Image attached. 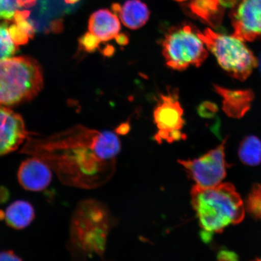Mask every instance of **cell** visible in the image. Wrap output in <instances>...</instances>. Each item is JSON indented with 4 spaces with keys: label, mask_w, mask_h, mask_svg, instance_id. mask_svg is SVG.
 <instances>
[{
    "label": "cell",
    "mask_w": 261,
    "mask_h": 261,
    "mask_svg": "<svg viewBox=\"0 0 261 261\" xmlns=\"http://www.w3.org/2000/svg\"><path fill=\"white\" fill-rule=\"evenodd\" d=\"M247 207L251 214L261 219V186H254L248 198Z\"/></svg>",
    "instance_id": "ffe728a7"
},
{
    "label": "cell",
    "mask_w": 261,
    "mask_h": 261,
    "mask_svg": "<svg viewBox=\"0 0 261 261\" xmlns=\"http://www.w3.org/2000/svg\"><path fill=\"white\" fill-rule=\"evenodd\" d=\"M42 87L41 68L34 59L18 57L0 61V107L30 100Z\"/></svg>",
    "instance_id": "277c9868"
},
{
    "label": "cell",
    "mask_w": 261,
    "mask_h": 261,
    "mask_svg": "<svg viewBox=\"0 0 261 261\" xmlns=\"http://www.w3.org/2000/svg\"><path fill=\"white\" fill-rule=\"evenodd\" d=\"M121 21L132 30L143 27L149 20L150 11L141 0H127L120 8L118 14Z\"/></svg>",
    "instance_id": "9a60e30c"
},
{
    "label": "cell",
    "mask_w": 261,
    "mask_h": 261,
    "mask_svg": "<svg viewBox=\"0 0 261 261\" xmlns=\"http://www.w3.org/2000/svg\"><path fill=\"white\" fill-rule=\"evenodd\" d=\"M258 64H259L260 70V72H261V55H260V57L259 58V61H258Z\"/></svg>",
    "instance_id": "1f68e13d"
},
{
    "label": "cell",
    "mask_w": 261,
    "mask_h": 261,
    "mask_svg": "<svg viewBox=\"0 0 261 261\" xmlns=\"http://www.w3.org/2000/svg\"><path fill=\"white\" fill-rule=\"evenodd\" d=\"M218 259L223 260H236L237 259V255L232 252L222 251V252L218 254Z\"/></svg>",
    "instance_id": "484cf974"
},
{
    "label": "cell",
    "mask_w": 261,
    "mask_h": 261,
    "mask_svg": "<svg viewBox=\"0 0 261 261\" xmlns=\"http://www.w3.org/2000/svg\"><path fill=\"white\" fill-rule=\"evenodd\" d=\"M9 193L7 189L0 187V203H5L8 200Z\"/></svg>",
    "instance_id": "f1b7e54d"
},
{
    "label": "cell",
    "mask_w": 261,
    "mask_h": 261,
    "mask_svg": "<svg viewBox=\"0 0 261 261\" xmlns=\"http://www.w3.org/2000/svg\"><path fill=\"white\" fill-rule=\"evenodd\" d=\"M121 149L118 137L77 126L43 139H28L22 148L57 173L64 184L93 188L112 177Z\"/></svg>",
    "instance_id": "6da1fadb"
},
{
    "label": "cell",
    "mask_w": 261,
    "mask_h": 261,
    "mask_svg": "<svg viewBox=\"0 0 261 261\" xmlns=\"http://www.w3.org/2000/svg\"><path fill=\"white\" fill-rule=\"evenodd\" d=\"M225 143L226 140L197 159L179 161L195 185L204 188L214 187L221 184L226 177Z\"/></svg>",
    "instance_id": "52a82bcc"
},
{
    "label": "cell",
    "mask_w": 261,
    "mask_h": 261,
    "mask_svg": "<svg viewBox=\"0 0 261 261\" xmlns=\"http://www.w3.org/2000/svg\"><path fill=\"white\" fill-rule=\"evenodd\" d=\"M9 25V21L0 23V61L14 57L18 50V45L10 34Z\"/></svg>",
    "instance_id": "d6986e66"
},
{
    "label": "cell",
    "mask_w": 261,
    "mask_h": 261,
    "mask_svg": "<svg viewBox=\"0 0 261 261\" xmlns=\"http://www.w3.org/2000/svg\"><path fill=\"white\" fill-rule=\"evenodd\" d=\"M130 130V125L128 122H125L120 125L116 129L117 134L120 135H125Z\"/></svg>",
    "instance_id": "4316f807"
},
{
    "label": "cell",
    "mask_w": 261,
    "mask_h": 261,
    "mask_svg": "<svg viewBox=\"0 0 261 261\" xmlns=\"http://www.w3.org/2000/svg\"><path fill=\"white\" fill-rule=\"evenodd\" d=\"M260 260H261V259H260Z\"/></svg>",
    "instance_id": "836d02e7"
},
{
    "label": "cell",
    "mask_w": 261,
    "mask_h": 261,
    "mask_svg": "<svg viewBox=\"0 0 261 261\" xmlns=\"http://www.w3.org/2000/svg\"><path fill=\"white\" fill-rule=\"evenodd\" d=\"M34 218V207L24 200L14 202L7 208L5 214V220L8 226L18 230L28 227Z\"/></svg>",
    "instance_id": "2e32d148"
},
{
    "label": "cell",
    "mask_w": 261,
    "mask_h": 261,
    "mask_svg": "<svg viewBox=\"0 0 261 261\" xmlns=\"http://www.w3.org/2000/svg\"><path fill=\"white\" fill-rule=\"evenodd\" d=\"M18 255L11 250L3 251L0 252V261L2 260H21Z\"/></svg>",
    "instance_id": "cb8c5ba5"
},
{
    "label": "cell",
    "mask_w": 261,
    "mask_h": 261,
    "mask_svg": "<svg viewBox=\"0 0 261 261\" xmlns=\"http://www.w3.org/2000/svg\"><path fill=\"white\" fill-rule=\"evenodd\" d=\"M114 39H115L117 44L121 45V46H125L129 42V35L126 33H119Z\"/></svg>",
    "instance_id": "d4e9b609"
},
{
    "label": "cell",
    "mask_w": 261,
    "mask_h": 261,
    "mask_svg": "<svg viewBox=\"0 0 261 261\" xmlns=\"http://www.w3.org/2000/svg\"><path fill=\"white\" fill-rule=\"evenodd\" d=\"M236 6L231 14L233 35L247 41L261 38V0H238Z\"/></svg>",
    "instance_id": "ba28073f"
},
{
    "label": "cell",
    "mask_w": 261,
    "mask_h": 261,
    "mask_svg": "<svg viewBox=\"0 0 261 261\" xmlns=\"http://www.w3.org/2000/svg\"><path fill=\"white\" fill-rule=\"evenodd\" d=\"M219 2L223 7L233 8L237 5L238 0H219Z\"/></svg>",
    "instance_id": "f546056e"
},
{
    "label": "cell",
    "mask_w": 261,
    "mask_h": 261,
    "mask_svg": "<svg viewBox=\"0 0 261 261\" xmlns=\"http://www.w3.org/2000/svg\"><path fill=\"white\" fill-rule=\"evenodd\" d=\"M217 92L223 98V109L228 116L240 118L249 110L253 99L250 90H231L215 86Z\"/></svg>",
    "instance_id": "7c38bea8"
},
{
    "label": "cell",
    "mask_w": 261,
    "mask_h": 261,
    "mask_svg": "<svg viewBox=\"0 0 261 261\" xmlns=\"http://www.w3.org/2000/svg\"><path fill=\"white\" fill-rule=\"evenodd\" d=\"M102 42L95 35L91 32H87L79 39L81 48L87 53H93L99 48Z\"/></svg>",
    "instance_id": "7402d4cb"
},
{
    "label": "cell",
    "mask_w": 261,
    "mask_h": 261,
    "mask_svg": "<svg viewBox=\"0 0 261 261\" xmlns=\"http://www.w3.org/2000/svg\"><path fill=\"white\" fill-rule=\"evenodd\" d=\"M175 1L178 2H182L187 1V0H175Z\"/></svg>",
    "instance_id": "d6a6232c"
},
{
    "label": "cell",
    "mask_w": 261,
    "mask_h": 261,
    "mask_svg": "<svg viewBox=\"0 0 261 261\" xmlns=\"http://www.w3.org/2000/svg\"><path fill=\"white\" fill-rule=\"evenodd\" d=\"M199 37L216 58L221 68L232 77L244 81L258 65V61L244 41L234 37L205 29Z\"/></svg>",
    "instance_id": "5b68a950"
},
{
    "label": "cell",
    "mask_w": 261,
    "mask_h": 261,
    "mask_svg": "<svg viewBox=\"0 0 261 261\" xmlns=\"http://www.w3.org/2000/svg\"><path fill=\"white\" fill-rule=\"evenodd\" d=\"M162 48L166 65L178 71H184L191 65L200 66L208 56L198 31L191 24L169 29L162 42Z\"/></svg>",
    "instance_id": "8992f818"
},
{
    "label": "cell",
    "mask_w": 261,
    "mask_h": 261,
    "mask_svg": "<svg viewBox=\"0 0 261 261\" xmlns=\"http://www.w3.org/2000/svg\"><path fill=\"white\" fill-rule=\"evenodd\" d=\"M65 3L67 4L72 5L76 4L77 3L79 2L80 0H64Z\"/></svg>",
    "instance_id": "4dcf8cb0"
},
{
    "label": "cell",
    "mask_w": 261,
    "mask_h": 261,
    "mask_svg": "<svg viewBox=\"0 0 261 261\" xmlns=\"http://www.w3.org/2000/svg\"><path fill=\"white\" fill-rule=\"evenodd\" d=\"M161 99L154 112V122L159 129L155 139L159 143L163 140L169 142L171 133L181 130L185 123L184 110L177 97L172 94L162 95Z\"/></svg>",
    "instance_id": "9c48e42d"
},
{
    "label": "cell",
    "mask_w": 261,
    "mask_h": 261,
    "mask_svg": "<svg viewBox=\"0 0 261 261\" xmlns=\"http://www.w3.org/2000/svg\"><path fill=\"white\" fill-rule=\"evenodd\" d=\"M29 135L19 114L0 107V158L17 149Z\"/></svg>",
    "instance_id": "30bf717a"
},
{
    "label": "cell",
    "mask_w": 261,
    "mask_h": 261,
    "mask_svg": "<svg viewBox=\"0 0 261 261\" xmlns=\"http://www.w3.org/2000/svg\"><path fill=\"white\" fill-rule=\"evenodd\" d=\"M18 178L19 184L26 190L41 191L50 185L52 172L46 163L34 156L21 163L18 172Z\"/></svg>",
    "instance_id": "8fae6325"
},
{
    "label": "cell",
    "mask_w": 261,
    "mask_h": 261,
    "mask_svg": "<svg viewBox=\"0 0 261 261\" xmlns=\"http://www.w3.org/2000/svg\"><path fill=\"white\" fill-rule=\"evenodd\" d=\"M191 198L200 226L208 232H221L229 225L237 224L244 219L243 202L230 184L221 182L207 188L195 185Z\"/></svg>",
    "instance_id": "7a4b0ae2"
},
{
    "label": "cell",
    "mask_w": 261,
    "mask_h": 261,
    "mask_svg": "<svg viewBox=\"0 0 261 261\" xmlns=\"http://www.w3.org/2000/svg\"><path fill=\"white\" fill-rule=\"evenodd\" d=\"M22 6L21 0H0V19L11 21Z\"/></svg>",
    "instance_id": "44dd1931"
},
{
    "label": "cell",
    "mask_w": 261,
    "mask_h": 261,
    "mask_svg": "<svg viewBox=\"0 0 261 261\" xmlns=\"http://www.w3.org/2000/svg\"><path fill=\"white\" fill-rule=\"evenodd\" d=\"M115 53V48L112 45L107 44L102 50V54L106 57H111Z\"/></svg>",
    "instance_id": "83f0119b"
},
{
    "label": "cell",
    "mask_w": 261,
    "mask_h": 261,
    "mask_svg": "<svg viewBox=\"0 0 261 261\" xmlns=\"http://www.w3.org/2000/svg\"><path fill=\"white\" fill-rule=\"evenodd\" d=\"M188 7L195 18L212 27H219L223 21L224 10L219 0H191Z\"/></svg>",
    "instance_id": "5bb4252c"
},
{
    "label": "cell",
    "mask_w": 261,
    "mask_h": 261,
    "mask_svg": "<svg viewBox=\"0 0 261 261\" xmlns=\"http://www.w3.org/2000/svg\"><path fill=\"white\" fill-rule=\"evenodd\" d=\"M244 164L256 166L261 163V141L256 136L246 137L241 142L238 151Z\"/></svg>",
    "instance_id": "ac0fdd59"
},
{
    "label": "cell",
    "mask_w": 261,
    "mask_h": 261,
    "mask_svg": "<svg viewBox=\"0 0 261 261\" xmlns=\"http://www.w3.org/2000/svg\"><path fill=\"white\" fill-rule=\"evenodd\" d=\"M112 227L109 211L102 204L86 201L74 212L71 225V244L83 256H102Z\"/></svg>",
    "instance_id": "3957f363"
},
{
    "label": "cell",
    "mask_w": 261,
    "mask_h": 261,
    "mask_svg": "<svg viewBox=\"0 0 261 261\" xmlns=\"http://www.w3.org/2000/svg\"><path fill=\"white\" fill-rule=\"evenodd\" d=\"M29 14V11L18 10L11 20V23L9 22L10 34L18 45L27 43L29 39L34 35V26L28 19Z\"/></svg>",
    "instance_id": "e0dca14e"
},
{
    "label": "cell",
    "mask_w": 261,
    "mask_h": 261,
    "mask_svg": "<svg viewBox=\"0 0 261 261\" xmlns=\"http://www.w3.org/2000/svg\"><path fill=\"white\" fill-rule=\"evenodd\" d=\"M218 112V107L215 103L210 102L202 103L198 109V114L205 118H211Z\"/></svg>",
    "instance_id": "603a6c76"
},
{
    "label": "cell",
    "mask_w": 261,
    "mask_h": 261,
    "mask_svg": "<svg viewBox=\"0 0 261 261\" xmlns=\"http://www.w3.org/2000/svg\"><path fill=\"white\" fill-rule=\"evenodd\" d=\"M121 25L118 16L108 9H100L90 16L89 32L99 38L101 41L113 40L119 34Z\"/></svg>",
    "instance_id": "4fadbf2b"
}]
</instances>
